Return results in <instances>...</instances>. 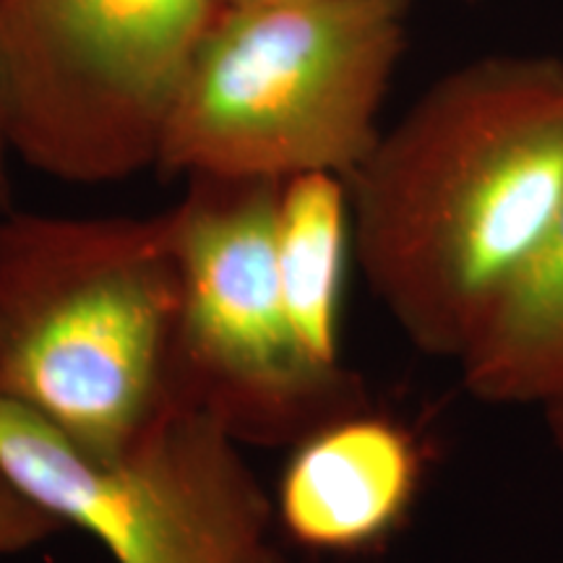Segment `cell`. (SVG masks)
<instances>
[{"label":"cell","mask_w":563,"mask_h":563,"mask_svg":"<svg viewBox=\"0 0 563 563\" xmlns=\"http://www.w3.org/2000/svg\"><path fill=\"white\" fill-rule=\"evenodd\" d=\"M365 282L415 347L460 361L563 199V60L443 74L347 180Z\"/></svg>","instance_id":"1"},{"label":"cell","mask_w":563,"mask_h":563,"mask_svg":"<svg viewBox=\"0 0 563 563\" xmlns=\"http://www.w3.org/2000/svg\"><path fill=\"white\" fill-rule=\"evenodd\" d=\"M178 262L165 211H0V399L91 454L170 397Z\"/></svg>","instance_id":"2"},{"label":"cell","mask_w":563,"mask_h":563,"mask_svg":"<svg viewBox=\"0 0 563 563\" xmlns=\"http://www.w3.org/2000/svg\"><path fill=\"white\" fill-rule=\"evenodd\" d=\"M410 0L222 5L162 133L165 175L350 180L382 136Z\"/></svg>","instance_id":"3"},{"label":"cell","mask_w":563,"mask_h":563,"mask_svg":"<svg viewBox=\"0 0 563 563\" xmlns=\"http://www.w3.org/2000/svg\"><path fill=\"white\" fill-rule=\"evenodd\" d=\"M165 211L180 279L173 391L249 446H295L323 422L363 410L347 368L308 357L277 269L282 180L186 178Z\"/></svg>","instance_id":"4"},{"label":"cell","mask_w":563,"mask_h":563,"mask_svg":"<svg viewBox=\"0 0 563 563\" xmlns=\"http://www.w3.org/2000/svg\"><path fill=\"white\" fill-rule=\"evenodd\" d=\"M243 443L214 415L170 391L110 454L76 446L0 399V470L63 527L100 540L115 563H287L277 506Z\"/></svg>","instance_id":"5"},{"label":"cell","mask_w":563,"mask_h":563,"mask_svg":"<svg viewBox=\"0 0 563 563\" xmlns=\"http://www.w3.org/2000/svg\"><path fill=\"white\" fill-rule=\"evenodd\" d=\"M222 0H0L13 154L100 186L157 167L183 76Z\"/></svg>","instance_id":"6"},{"label":"cell","mask_w":563,"mask_h":563,"mask_svg":"<svg viewBox=\"0 0 563 563\" xmlns=\"http://www.w3.org/2000/svg\"><path fill=\"white\" fill-rule=\"evenodd\" d=\"M420 477L415 435L363 407L295 443L274 506L282 530L308 551L363 553L405 522Z\"/></svg>","instance_id":"7"},{"label":"cell","mask_w":563,"mask_h":563,"mask_svg":"<svg viewBox=\"0 0 563 563\" xmlns=\"http://www.w3.org/2000/svg\"><path fill=\"white\" fill-rule=\"evenodd\" d=\"M456 363L477 402H563V199Z\"/></svg>","instance_id":"8"},{"label":"cell","mask_w":563,"mask_h":563,"mask_svg":"<svg viewBox=\"0 0 563 563\" xmlns=\"http://www.w3.org/2000/svg\"><path fill=\"white\" fill-rule=\"evenodd\" d=\"M352 243L347 180L329 173L282 180L277 269L298 342L321 368L340 371V316Z\"/></svg>","instance_id":"9"},{"label":"cell","mask_w":563,"mask_h":563,"mask_svg":"<svg viewBox=\"0 0 563 563\" xmlns=\"http://www.w3.org/2000/svg\"><path fill=\"white\" fill-rule=\"evenodd\" d=\"M63 525L26 498L0 470V555H13L45 543Z\"/></svg>","instance_id":"10"},{"label":"cell","mask_w":563,"mask_h":563,"mask_svg":"<svg viewBox=\"0 0 563 563\" xmlns=\"http://www.w3.org/2000/svg\"><path fill=\"white\" fill-rule=\"evenodd\" d=\"M11 95L9 70H5L3 34H0V211L11 209Z\"/></svg>","instance_id":"11"},{"label":"cell","mask_w":563,"mask_h":563,"mask_svg":"<svg viewBox=\"0 0 563 563\" xmlns=\"http://www.w3.org/2000/svg\"><path fill=\"white\" fill-rule=\"evenodd\" d=\"M545 418H548V428H551L553 446H555V452H559V460L563 467V402L548 407Z\"/></svg>","instance_id":"12"},{"label":"cell","mask_w":563,"mask_h":563,"mask_svg":"<svg viewBox=\"0 0 563 563\" xmlns=\"http://www.w3.org/2000/svg\"><path fill=\"white\" fill-rule=\"evenodd\" d=\"M241 3H258V0H222V5H241Z\"/></svg>","instance_id":"13"},{"label":"cell","mask_w":563,"mask_h":563,"mask_svg":"<svg viewBox=\"0 0 563 563\" xmlns=\"http://www.w3.org/2000/svg\"><path fill=\"white\" fill-rule=\"evenodd\" d=\"M462 3H477V0H462Z\"/></svg>","instance_id":"14"}]
</instances>
